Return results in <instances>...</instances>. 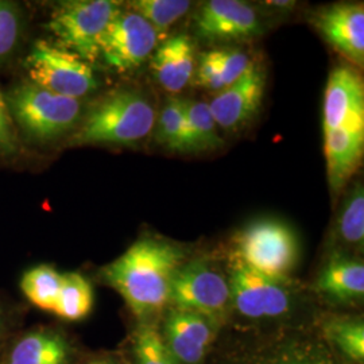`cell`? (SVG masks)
Returning <instances> with one entry per match:
<instances>
[{
  "label": "cell",
  "instance_id": "20",
  "mask_svg": "<svg viewBox=\"0 0 364 364\" xmlns=\"http://www.w3.org/2000/svg\"><path fill=\"white\" fill-rule=\"evenodd\" d=\"M251 63L246 53L236 49H215L203 53L196 66V85L209 91H221L240 77Z\"/></svg>",
  "mask_w": 364,
  "mask_h": 364
},
{
  "label": "cell",
  "instance_id": "16",
  "mask_svg": "<svg viewBox=\"0 0 364 364\" xmlns=\"http://www.w3.org/2000/svg\"><path fill=\"white\" fill-rule=\"evenodd\" d=\"M0 355V364H70L73 350L60 331L34 326L10 340Z\"/></svg>",
  "mask_w": 364,
  "mask_h": 364
},
{
  "label": "cell",
  "instance_id": "29",
  "mask_svg": "<svg viewBox=\"0 0 364 364\" xmlns=\"http://www.w3.org/2000/svg\"><path fill=\"white\" fill-rule=\"evenodd\" d=\"M22 36V14L16 4L0 0V63L13 55Z\"/></svg>",
  "mask_w": 364,
  "mask_h": 364
},
{
  "label": "cell",
  "instance_id": "1",
  "mask_svg": "<svg viewBox=\"0 0 364 364\" xmlns=\"http://www.w3.org/2000/svg\"><path fill=\"white\" fill-rule=\"evenodd\" d=\"M183 264V252L166 240L142 237L102 270L105 282L126 301L139 320L169 304L170 289Z\"/></svg>",
  "mask_w": 364,
  "mask_h": 364
},
{
  "label": "cell",
  "instance_id": "3",
  "mask_svg": "<svg viewBox=\"0 0 364 364\" xmlns=\"http://www.w3.org/2000/svg\"><path fill=\"white\" fill-rule=\"evenodd\" d=\"M7 105L13 119L38 141H52L73 130L81 117V103L26 81L10 91Z\"/></svg>",
  "mask_w": 364,
  "mask_h": 364
},
{
  "label": "cell",
  "instance_id": "25",
  "mask_svg": "<svg viewBox=\"0 0 364 364\" xmlns=\"http://www.w3.org/2000/svg\"><path fill=\"white\" fill-rule=\"evenodd\" d=\"M324 338L336 351L353 363L364 360V326L362 320H333L324 328Z\"/></svg>",
  "mask_w": 364,
  "mask_h": 364
},
{
  "label": "cell",
  "instance_id": "10",
  "mask_svg": "<svg viewBox=\"0 0 364 364\" xmlns=\"http://www.w3.org/2000/svg\"><path fill=\"white\" fill-rule=\"evenodd\" d=\"M231 304L243 317L251 320L277 318L287 314L291 297L284 285L250 269L232 255L230 264Z\"/></svg>",
  "mask_w": 364,
  "mask_h": 364
},
{
  "label": "cell",
  "instance_id": "17",
  "mask_svg": "<svg viewBox=\"0 0 364 364\" xmlns=\"http://www.w3.org/2000/svg\"><path fill=\"white\" fill-rule=\"evenodd\" d=\"M151 68L158 84L170 93L181 92L195 76V45L186 34L165 39L156 46Z\"/></svg>",
  "mask_w": 364,
  "mask_h": 364
},
{
  "label": "cell",
  "instance_id": "6",
  "mask_svg": "<svg viewBox=\"0 0 364 364\" xmlns=\"http://www.w3.org/2000/svg\"><path fill=\"white\" fill-rule=\"evenodd\" d=\"M120 11V3L112 0L66 1L52 14L48 28L60 46L91 64L99 58L105 28Z\"/></svg>",
  "mask_w": 364,
  "mask_h": 364
},
{
  "label": "cell",
  "instance_id": "19",
  "mask_svg": "<svg viewBox=\"0 0 364 364\" xmlns=\"http://www.w3.org/2000/svg\"><path fill=\"white\" fill-rule=\"evenodd\" d=\"M317 289L328 299L338 302L363 299V262L346 255H333L318 275Z\"/></svg>",
  "mask_w": 364,
  "mask_h": 364
},
{
  "label": "cell",
  "instance_id": "4",
  "mask_svg": "<svg viewBox=\"0 0 364 364\" xmlns=\"http://www.w3.org/2000/svg\"><path fill=\"white\" fill-rule=\"evenodd\" d=\"M235 257L270 279L287 282L299 260V240L282 221H254L235 236Z\"/></svg>",
  "mask_w": 364,
  "mask_h": 364
},
{
  "label": "cell",
  "instance_id": "23",
  "mask_svg": "<svg viewBox=\"0 0 364 364\" xmlns=\"http://www.w3.org/2000/svg\"><path fill=\"white\" fill-rule=\"evenodd\" d=\"M93 291L85 277L78 273L63 274V285L54 314L66 321H78L92 311Z\"/></svg>",
  "mask_w": 364,
  "mask_h": 364
},
{
  "label": "cell",
  "instance_id": "31",
  "mask_svg": "<svg viewBox=\"0 0 364 364\" xmlns=\"http://www.w3.org/2000/svg\"><path fill=\"white\" fill-rule=\"evenodd\" d=\"M11 335V320L7 311L0 305V353L10 341Z\"/></svg>",
  "mask_w": 364,
  "mask_h": 364
},
{
  "label": "cell",
  "instance_id": "26",
  "mask_svg": "<svg viewBox=\"0 0 364 364\" xmlns=\"http://www.w3.org/2000/svg\"><path fill=\"white\" fill-rule=\"evenodd\" d=\"M192 3L185 0H135L131 1V11L141 15L156 28L159 39L189 11Z\"/></svg>",
  "mask_w": 364,
  "mask_h": 364
},
{
  "label": "cell",
  "instance_id": "22",
  "mask_svg": "<svg viewBox=\"0 0 364 364\" xmlns=\"http://www.w3.org/2000/svg\"><path fill=\"white\" fill-rule=\"evenodd\" d=\"M63 285V274L49 264H39L23 274L21 289L34 306L43 312H54Z\"/></svg>",
  "mask_w": 364,
  "mask_h": 364
},
{
  "label": "cell",
  "instance_id": "15",
  "mask_svg": "<svg viewBox=\"0 0 364 364\" xmlns=\"http://www.w3.org/2000/svg\"><path fill=\"white\" fill-rule=\"evenodd\" d=\"M208 320L196 313L170 311L161 335L178 363H203L215 335Z\"/></svg>",
  "mask_w": 364,
  "mask_h": 364
},
{
  "label": "cell",
  "instance_id": "27",
  "mask_svg": "<svg viewBox=\"0 0 364 364\" xmlns=\"http://www.w3.org/2000/svg\"><path fill=\"white\" fill-rule=\"evenodd\" d=\"M156 139L171 151L182 153L185 139V112L181 97L170 96L156 119Z\"/></svg>",
  "mask_w": 364,
  "mask_h": 364
},
{
  "label": "cell",
  "instance_id": "8",
  "mask_svg": "<svg viewBox=\"0 0 364 364\" xmlns=\"http://www.w3.org/2000/svg\"><path fill=\"white\" fill-rule=\"evenodd\" d=\"M169 304L177 311L219 317L231 304L230 281L207 260L183 263L173 279Z\"/></svg>",
  "mask_w": 364,
  "mask_h": 364
},
{
  "label": "cell",
  "instance_id": "32",
  "mask_svg": "<svg viewBox=\"0 0 364 364\" xmlns=\"http://www.w3.org/2000/svg\"><path fill=\"white\" fill-rule=\"evenodd\" d=\"M270 4L274 7H279V9H285V7H291L293 3L291 1H270Z\"/></svg>",
  "mask_w": 364,
  "mask_h": 364
},
{
  "label": "cell",
  "instance_id": "30",
  "mask_svg": "<svg viewBox=\"0 0 364 364\" xmlns=\"http://www.w3.org/2000/svg\"><path fill=\"white\" fill-rule=\"evenodd\" d=\"M18 150V136L6 97L0 92V154L10 156Z\"/></svg>",
  "mask_w": 364,
  "mask_h": 364
},
{
  "label": "cell",
  "instance_id": "2",
  "mask_svg": "<svg viewBox=\"0 0 364 364\" xmlns=\"http://www.w3.org/2000/svg\"><path fill=\"white\" fill-rule=\"evenodd\" d=\"M156 108L142 92H112L85 115L70 144H138L150 135L156 126Z\"/></svg>",
  "mask_w": 364,
  "mask_h": 364
},
{
  "label": "cell",
  "instance_id": "24",
  "mask_svg": "<svg viewBox=\"0 0 364 364\" xmlns=\"http://www.w3.org/2000/svg\"><path fill=\"white\" fill-rule=\"evenodd\" d=\"M338 237L347 246L362 247L364 242V191L356 181L346 196L338 215Z\"/></svg>",
  "mask_w": 364,
  "mask_h": 364
},
{
  "label": "cell",
  "instance_id": "33",
  "mask_svg": "<svg viewBox=\"0 0 364 364\" xmlns=\"http://www.w3.org/2000/svg\"><path fill=\"white\" fill-rule=\"evenodd\" d=\"M84 364H119L115 362V360H111V359H95V360H91V362H87V363Z\"/></svg>",
  "mask_w": 364,
  "mask_h": 364
},
{
  "label": "cell",
  "instance_id": "9",
  "mask_svg": "<svg viewBox=\"0 0 364 364\" xmlns=\"http://www.w3.org/2000/svg\"><path fill=\"white\" fill-rule=\"evenodd\" d=\"M159 36L156 28L134 11H120L105 28L99 57L117 72H129L154 53Z\"/></svg>",
  "mask_w": 364,
  "mask_h": 364
},
{
  "label": "cell",
  "instance_id": "5",
  "mask_svg": "<svg viewBox=\"0 0 364 364\" xmlns=\"http://www.w3.org/2000/svg\"><path fill=\"white\" fill-rule=\"evenodd\" d=\"M218 364H348V360L326 338L293 329L250 340L224 355Z\"/></svg>",
  "mask_w": 364,
  "mask_h": 364
},
{
  "label": "cell",
  "instance_id": "28",
  "mask_svg": "<svg viewBox=\"0 0 364 364\" xmlns=\"http://www.w3.org/2000/svg\"><path fill=\"white\" fill-rule=\"evenodd\" d=\"M135 364H180L170 353L161 332L144 324L134 338Z\"/></svg>",
  "mask_w": 364,
  "mask_h": 364
},
{
  "label": "cell",
  "instance_id": "21",
  "mask_svg": "<svg viewBox=\"0 0 364 364\" xmlns=\"http://www.w3.org/2000/svg\"><path fill=\"white\" fill-rule=\"evenodd\" d=\"M185 112V139L182 153H205L219 149L223 141L208 103L196 99H182Z\"/></svg>",
  "mask_w": 364,
  "mask_h": 364
},
{
  "label": "cell",
  "instance_id": "14",
  "mask_svg": "<svg viewBox=\"0 0 364 364\" xmlns=\"http://www.w3.org/2000/svg\"><path fill=\"white\" fill-rule=\"evenodd\" d=\"M314 27L326 42L351 64H364V7L362 3H338L314 15Z\"/></svg>",
  "mask_w": 364,
  "mask_h": 364
},
{
  "label": "cell",
  "instance_id": "7",
  "mask_svg": "<svg viewBox=\"0 0 364 364\" xmlns=\"http://www.w3.org/2000/svg\"><path fill=\"white\" fill-rule=\"evenodd\" d=\"M26 66L31 82L70 99L80 100L99 85L90 63L48 41L34 43Z\"/></svg>",
  "mask_w": 364,
  "mask_h": 364
},
{
  "label": "cell",
  "instance_id": "18",
  "mask_svg": "<svg viewBox=\"0 0 364 364\" xmlns=\"http://www.w3.org/2000/svg\"><path fill=\"white\" fill-rule=\"evenodd\" d=\"M324 138L328 181L333 192H340L360 165L364 130L338 127L326 131Z\"/></svg>",
  "mask_w": 364,
  "mask_h": 364
},
{
  "label": "cell",
  "instance_id": "12",
  "mask_svg": "<svg viewBox=\"0 0 364 364\" xmlns=\"http://www.w3.org/2000/svg\"><path fill=\"white\" fill-rule=\"evenodd\" d=\"M264 84L262 68L251 63L235 82L218 92L208 103L218 127L225 131L237 130L255 117L263 100Z\"/></svg>",
  "mask_w": 364,
  "mask_h": 364
},
{
  "label": "cell",
  "instance_id": "13",
  "mask_svg": "<svg viewBox=\"0 0 364 364\" xmlns=\"http://www.w3.org/2000/svg\"><path fill=\"white\" fill-rule=\"evenodd\" d=\"M338 127L364 130V84L351 66L335 68L326 84L324 132Z\"/></svg>",
  "mask_w": 364,
  "mask_h": 364
},
{
  "label": "cell",
  "instance_id": "11",
  "mask_svg": "<svg viewBox=\"0 0 364 364\" xmlns=\"http://www.w3.org/2000/svg\"><path fill=\"white\" fill-rule=\"evenodd\" d=\"M196 33L208 42L246 41L262 34L257 11L245 1L210 0L196 14Z\"/></svg>",
  "mask_w": 364,
  "mask_h": 364
}]
</instances>
